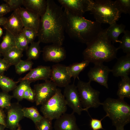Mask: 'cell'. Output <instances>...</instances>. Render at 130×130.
<instances>
[{"mask_svg":"<svg viewBox=\"0 0 130 130\" xmlns=\"http://www.w3.org/2000/svg\"><path fill=\"white\" fill-rule=\"evenodd\" d=\"M2 54L0 52V57L1 56Z\"/></svg>","mask_w":130,"mask_h":130,"instance_id":"cell-49","label":"cell"},{"mask_svg":"<svg viewBox=\"0 0 130 130\" xmlns=\"http://www.w3.org/2000/svg\"><path fill=\"white\" fill-rule=\"evenodd\" d=\"M107 117H108V115L106 114L105 116L100 120L91 117V119L90 123V125L91 128L92 130H104L103 128L101 121Z\"/></svg>","mask_w":130,"mask_h":130,"instance_id":"cell-37","label":"cell"},{"mask_svg":"<svg viewBox=\"0 0 130 130\" xmlns=\"http://www.w3.org/2000/svg\"><path fill=\"white\" fill-rule=\"evenodd\" d=\"M94 66L90 68L88 73L89 81H94L108 89V81L109 73L111 72L107 66L103 63L94 64Z\"/></svg>","mask_w":130,"mask_h":130,"instance_id":"cell-10","label":"cell"},{"mask_svg":"<svg viewBox=\"0 0 130 130\" xmlns=\"http://www.w3.org/2000/svg\"><path fill=\"white\" fill-rule=\"evenodd\" d=\"M125 26L123 24H117L115 22L107 28L106 36L108 39L113 44L115 43H121L118 37L122 33H124L125 30Z\"/></svg>","mask_w":130,"mask_h":130,"instance_id":"cell-21","label":"cell"},{"mask_svg":"<svg viewBox=\"0 0 130 130\" xmlns=\"http://www.w3.org/2000/svg\"><path fill=\"white\" fill-rule=\"evenodd\" d=\"M15 130H22L20 125L19 126L17 129Z\"/></svg>","mask_w":130,"mask_h":130,"instance_id":"cell-48","label":"cell"},{"mask_svg":"<svg viewBox=\"0 0 130 130\" xmlns=\"http://www.w3.org/2000/svg\"><path fill=\"white\" fill-rule=\"evenodd\" d=\"M15 46V36L6 30L2 41L0 44V52L2 55L13 47Z\"/></svg>","mask_w":130,"mask_h":130,"instance_id":"cell-25","label":"cell"},{"mask_svg":"<svg viewBox=\"0 0 130 130\" xmlns=\"http://www.w3.org/2000/svg\"><path fill=\"white\" fill-rule=\"evenodd\" d=\"M111 72L115 77L128 76L130 72V54L118 58Z\"/></svg>","mask_w":130,"mask_h":130,"instance_id":"cell-19","label":"cell"},{"mask_svg":"<svg viewBox=\"0 0 130 130\" xmlns=\"http://www.w3.org/2000/svg\"><path fill=\"white\" fill-rule=\"evenodd\" d=\"M22 32L29 43L34 42L37 36L38 32L31 29L24 27Z\"/></svg>","mask_w":130,"mask_h":130,"instance_id":"cell-36","label":"cell"},{"mask_svg":"<svg viewBox=\"0 0 130 130\" xmlns=\"http://www.w3.org/2000/svg\"><path fill=\"white\" fill-rule=\"evenodd\" d=\"M91 82L79 80L76 86L82 107L88 110L91 108H97L102 105L99 99L100 92L92 87Z\"/></svg>","mask_w":130,"mask_h":130,"instance_id":"cell-7","label":"cell"},{"mask_svg":"<svg viewBox=\"0 0 130 130\" xmlns=\"http://www.w3.org/2000/svg\"><path fill=\"white\" fill-rule=\"evenodd\" d=\"M107 28L93 41L87 45L83 55L84 60L94 64L111 61L117 57L118 50L106 36Z\"/></svg>","mask_w":130,"mask_h":130,"instance_id":"cell-3","label":"cell"},{"mask_svg":"<svg viewBox=\"0 0 130 130\" xmlns=\"http://www.w3.org/2000/svg\"><path fill=\"white\" fill-rule=\"evenodd\" d=\"M0 26V37L1 36L3 33L2 29L1 27Z\"/></svg>","mask_w":130,"mask_h":130,"instance_id":"cell-46","label":"cell"},{"mask_svg":"<svg viewBox=\"0 0 130 130\" xmlns=\"http://www.w3.org/2000/svg\"><path fill=\"white\" fill-rule=\"evenodd\" d=\"M23 51L15 46L2 55L3 56V58L10 66L15 65L21 60V58L23 56Z\"/></svg>","mask_w":130,"mask_h":130,"instance_id":"cell-22","label":"cell"},{"mask_svg":"<svg viewBox=\"0 0 130 130\" xmlns=\"http://www.w3.org/2000/svg\"><path fill=\"white\" fill-rule=\"evenodd\" d=\"M30 87L27 89L24 92L23 95V99L27 100L29 97V88Z\"/></svg>","mask_w":130,"mask_h":130,"instance_id":"cell-43","label":"cell"},{"mask_svg":"<svg viewBox=\"0 0 130 130\" xmlns=\"http://www.w3.org/2000/svg\"><path fill=\"white\" fill-rule=\"evenodd\" d=\"M104 111L116 128H124L130 122V105L118 98H108L102 103Z\"/></svg>","mask_w":130,"mask_h":130,"instance_id":"cell-4","label":"cell"},{"mask_svg":"<svg viewBox=\"0 0 130 130\" xmlns=\"http://www.w3.org/2000/svg\"><path fill=\"white\" fill-rule=\"evenodd\" d=\"M19 84L17 85L13 90V98L17 99L18 102L23 99V95L24 92L28 88L30 87L31 81L26 80L20 81Z\"/></svg>","mask_w":130,"mask_h":130,"instance_id":"cell-26","label":"cell"},{"mask_svg":"<svg viewBox=\"0 0 130 130\" xmlns=\"http://www.w3.org/2000/svg\"><path fill=\"white\" fill-rule=\"evenodd\" d=\"M15 47L23 51L27 50L29 44L22 32L15 36Z\"/></svg>","mask_w":130,"mask_h":130,"instance_id":"cell-32","label":"cell"},{"mask_svg":"<svg viewBox=\"0 0 130 130\" xmlns=\"http://www.w3.org/2000/svg\"><path fill=\"white\" fill-rule=\"evenodd\" d=\"M5 29L15 36L22 32L24 26L18 9L13 11L3 25Z\"/></svg>","mask_w":130,"mask_h":130,"instance_id":"cell-18","label":"cell"},{"mask_svg":"<svg viewBox=\"0 0 130 130\" xmlns=\"http://www.w3.org/2000/svg\"><path fill=\"white\" fill-rule=\"evenodd\" d=\"M10 65L4 58H0V74L1 75L5 72L6 71Z\"/></svg>","mask_w":130,"mask_h":130,"instance_id":"cell-39","label":"cell"},{"mask_svg":"<svg viewBox=\"0 0 130 130\" xmlns=\"http://www.w3.org/2000/svg\"><path fill=\"white\" fill-rule=\"evenodd\" d=\"M24 116L31 119L35 124L39 121L43 117L37 108L35 106L22 108Z\"/></svg>","mask_w":130,"mask_h":130,"instance_id":"cell-28","label":"cell"},{"mask_svg":"<svg viewBox=\"0 0 130 130\" xmlns=\"http://www.w3.org/2000/svg\"><path fill=\"white\" fill-rule=\"evenodd\" d=\"M46 11L40 17L38 32V41L62 46L65 38V16L61 7L52 0H47Z\"/></svg>","mask_w":130,"mask_h":130,"instance_id":"cell-1","label":"cell"},{"mask_svg":"<svg viewBox=\"0 0 130 130\" xmlns=\"http://www.w3.org/2000/svg\"><path fill=\"white\" fill-rule=\"evenodd\" d=\"M62 7L69 11L83 16L86 12L90 11L93 0H58Z\"/></svg>","mask_w":130,"mask_h":130,"instance_id":"cell-12","label":"cell"},{"mask_svg":"<svg viewBox=\"0 0 130 130\" xmlns=\"http://www.w3.org/2000/svg\"><path fill=\"white\" fill-rule=\"evenodd\" d=\"M6 115L3 109L0 107V124L6 126Z\"/></svg>","mask_w":130,"mask_h":130,"instance_id":"cell-41","label":"cell"},{"mask_svg":"<svg viewBox=\"0 0 130 130\" xmlns=\"http://www.w3.org/2000/svg\"><path fill=\"white\" fill-rule=\"evenodd\" d=\"M65 31L72 39L86 45L91 42L104 29L101 24L87 20L83 16L64 9Z\"/></svg>","mask_w":130,"mask_h":130,"instance_id":"cell-2","label":"cell"},{"mask_svg":"<svg viewBox=\"0 0 130 130\" xmlns=\"http://www.w3.org/2000/svg\"><path fill=\"white\" fill-rule=\"evenodd\" d=\"M43 57L46 61L58 63L66 57L65 49L62 46L52 44L45 46L43 49Z\"/></svg>","mask_w":130,"mask_h":130,"instance_id":"cell-14","label":"cell"},{"mask_svg":"<svg viewBox=\"0 0 130 130\" xmlns=\"http://www.w3.org/2000/svg\"><path fill=\"white\" fill-rule=\"evenodd\" d=\"M51 69L50 66L40 65L32 69L24 77L20 78L18 80H26L31 81L40 80L46 81L50 78Z\"/></svg>","mask_w":130,"mask_h":130,"instance_id":"cell-17","label":"cell"},{"mask_svg":"<svg viewBox=\"0 0 130 130\" xmlns=\"http://www.w3.org/2000/svg\"><path fill=\"white\" fill-rule=\"evenodd\" d=\"M6 128L4 125L0 124V130H4Z\"/></svg>","mask_w":130,"mask_h":130,"instance_id":"cell-45","label":"cell"},{"mask_svg":"<svg viewBox=\"0 0 130 130\" xmlns=\"http://www.w3.org/2000/svg\"><path fill=\"white\" fill-rule=\"evenodd\" d=\"M23 107L18 102L11 103L6 109V128L10 130H15L20 125L19 123L24 117Z\"/></svg>","mask_w":130,"mask_h":130,"instance_id":"cell-11","label":"cell"},{"mask_svg":"<svg viewBox=\"0 0 130 130\" xmlns=\"http://www.w3.org/2000/svg\"><path fill=\"white\" fill-rule=\"evenodd\" d=\"M23 0H3L9 7L11 11L17 10L23 5Z\"/></svg>","mask_w":130,"mask_h":130,"instance_id":"cell-38","label":"cell"},{"mask_svg":"<svg viewBox=\"0 0 130 130\" xmlns=\"http://www.w3.org/2000/svg\"><path fill=\"white\" fill-rule=\"evenodd\" d=\"M74 113H65L56 119L54 125L55 130H80Z\"/></svg>","mask_w":130,"mask_h":130,"instance_id":"cell-16","label":"cell"},{"mask_svg":"<svg viewBox=\"0 0 130 130\" xmlns=\"http://www.w3.org/2000/svg\"><path fill=\"white\" fill-rule=\"evenodd\" d=\"M121 80L118 84L117 94L118 98L124 99V98H130V78L129 76L122 77Z\"/></svg>","mask_w":130,"mask_h":130,"instance_id":"cell-23","label":"cell"},{"mask_svg":"<svg viewBox=\"0 0 130 130\" xmlns=\"http://www.w3.org/2000/svg\"><path fill=\"white\" fill-rule=\"evenodd\" d=\"M12 96L3 91L0 92V107L2 109H7L11 105Z\"/></svg>","mask_w":130,"mask_h":130,"instance_id":"cell-34","label":"cell"},{"mask_svg":"<svg viewBox=\"0 0 130 130\" xmlns=\"http://www.w3.org/2000/svg\"><path fill=\"white\" fill-rule=\"evenodd\" d=\"M33 63L31 60L21 59L15 65L16 73L19 75L25 73L32 69Z\"/></svg>","mask_w":130,"mask_h":130,"instance_id":"cell-30","label":"cell"},{"mask_svg":"<svg viewBox=\"0 0 130 130\" xmlns=\"http://www.w3.org/2000/svg\"><path fill=\"white\" fill-rule=\"evenodd\" d=\"M65 98L60 89L57 88L55 95L41 105L40 110L43 116L52 120L65 113L67 110Z\"/></svg>","mask_w":130,"mask_h":130,"instance_id":"cell-6","label":"cell"},{"mask_svg":"<svg viewBox=\"0 0 130 130\" xmlns=\"http://www.w3.org/2000/svg\"><path fill=\"white\" fill-rule=\"evenodd\" d=\"M25 8L38 14L41 17L45 13L47 7V0H23Z\"/></svg>","mask_w":130,"mask_h":130,"instance_id":"cell-20","label":"cell"},{"mask_svg":"<svg viewBox=\"0 0 130 130\" xmlns=\"http://www.w3.org/2000/svg\"><path fill=\"white\" fill-rule=\"evenodd\" d=\"M7 18L3 17H0V25L3 26L6 22Z\"/></svg>","mask_w":130,"mask_h":130,"instance_id":"cell-44","label":"cell"},{"mask_svg":"<svg viewBox=\"0 0 130 130\" xmlns=\"http://www.w3.org/2000/svg\"><path fill=\"white\" fill-rule=\"evenodd\" d=\"M40 43L38 41L30 43V45L26 50L27 60H35L39 58L41 52L39 45Z\"/></svg>","mask_w":130,"mask_h":130,"instance_id":"cell-29","label":"cell"},{"mask_svg":"<svg viewBox=\"0 0 130 130\" xmlns=\"http://www.w3.org/2000/svg\"><path fill=\"white\" fill-rule=\"evenodd\" d=\"M28 100L32 102H35V96L33 89L30 87L29 88V97Z\"/></svg>","mask_w":130,"mask_h":130,"instance_id":"cell-42","label":"cell"},{"mask_svg":"<svg viewBox=\"0 0 130 130\" xmlns=\"http://www.w3.org/2000/svg\"><path fill=\"white\" fill-rule=\"evenodd\" d=\"M115 1L121 13L130 14V0H116Z\"/></svg>","mask_w":130,"mask_h":130,"instance_id":"cell-35","label":"cell"},{"mask_svg":"<svg viewBox=\"0 0 130 130\" xmlns=\"http://www.w3.org/2000/svg\"><path fill=\"white\" fill-rule=\"evenodd\" d=\"M95 21L110 25L118 20L121 13L115 1L93 0L90 10Z\"/></svg>","mask_w":130,"mask_h":130,"instance_id":"cell-5","label":"cell"},{"mask_svg":"<svg viewBox=\"0 0 130 130\" xmlns=\"http://www.w3.org/2000/svg\"><path fill=\"white\" fill-rule=\"evenodd\" d=\"M24 27L38 32L40 17L38 14L21 7L18 9Z\"/></svg>","mask_w":130,"mask_h":130,"instance_id":"cell-15","label":"cell"},{"mask_svg":"<svg viewBox=\"0 0 130 130\" xmlns=\"http://www.w3.org/2000/svg\"><path fill=\"white\" fill-rule=\"evenodd\" d=\"M52 120L43 116L39 121L35 124L36 130H52Z\"/></svg>","mask_w":130,"mask_h":130,"instance_id":"cell-33","label":"cell"},{"mask_svg":"<svg viewBox=\"0 0 130 130\" xmlns=\"http://www.w3.org/2000/svg\"><path fill=\"white\" fill-rule=\"evenodd\" d=\"M124 35L120 40L121 43L118 49H121L123 52L127 54H130V32L128 30H125Z\"/></svg>","mask_w":130,"mask_h":130,"instance_id":"cell-31","label":"cell"},{"mask_svg":"<svg viewBox=\"0 0 130 130\" xmlns=\"http://www.w3.org/2000/svg\"><path fill=\"white\" fill-rule=\"evenodd\" d=\"M115 130H124V128H116Z\"/></svg>","mask_w":130,"mask_h":130,"instance_id":"cell-47","label":"cell"},{"mask_svg":"<svg viewBox=\"0 0 130 130\" xmlns=\"http://www.w3.org/2000/svg\"><path fill=\"white\" fill-rule=\"evenodd\" d=\"M63 95L67 105L72 110V112L76 113L79 115L83 111L89 113L88 110L82 108L77 86L74 83L65 87Z\"/></svg>","mask_w":130,"mask_h":130,"instance_id":"cell-9","label":"cell"},{"mask_svg":"<svg viewBox=\"0 0 130 130\" xmlns=\"http://www.w3.org/2000/svg\"><path fill=\"white\" fill-rule=\"evenodd\" d=\"M57 87L51 80L35 84L33 90L36 105L43 104L52 97L56 91Z\"/></svg>","mask_w":130,"mask_h":130,"instance_id":"cell-8","label":"cell"},{"mask_svg":"<svg viewBox=\"0 0 130 130\" xmlns=\"http://www.w3.org/2000/svg\"><path fill=\"white\" fill-rule=\"evenodd\" d=\"M10 11L9 7L6 3L0 5V17H3Z\"/></svg>","mask_w":130,"mask_h":130,"instance_id":"cell-40","label":"cell"},{"mask_svg":"<svg viewBox=\"0 0 130 130\" xmlns=\"http://www.w3.org/2000/svg\"><path fill=\"white\" fill-rule=\"evenodd\" d=\"M20 82L14 81L9 78L3 75L0 77V87L3 91L8 93L13 91Z\"/></svg>","mask_w":130,"mask_h":130,"instance_id":"cell-27","label":"cell"},{"mask_svg":"<svg viewBox=\"0 0 130 130\" xmlns=\"http://www.w3.org/2000/svg\"><path fill=\"white\" fill-rule=\"evenodd\" d=\"M50 79L57 86L65 87L71 82V77L68 73L67 66L60 64H56L52 67Z\"/></svg>","mask_w":130,"mask_h":130,"instance_id":"cell-13","label":"cell"},{"mask_svg":"<svg viewBox=\"0 0 130 130\" xmlns=\"http://www.w3.org/2000/svg\"><path fill=\"white\" fill-rule=\"evenodd\" d=\"M1 75L0 74V77H1Z\"/></svg>","mask_w":130,"mask_h":130,"instance_id":"cell-50","label":"cell"},{"mask_svg":"<svg viewBox=\"0 0 130 130\" xmlns=\"http://www.w3.org/2000/svg\"><path fill=\"white\" fill-rule=\"evenodd\" d=\"M90 63L88 60H84L80 62L74 63L67 66V72L74 80L76 78H78L80 73L89 65Z\"/></svg>","mask_w":130,"mask_h":130,"instance_id":"cell-24","label":"cell"}]
</instances>
